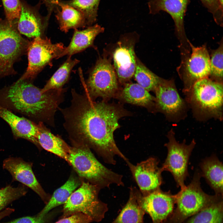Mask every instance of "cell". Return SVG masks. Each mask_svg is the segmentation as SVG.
<instances>
[{
	"label": "cell",
	"mask_w": 223,
	"mask_h": 223,
	"mask_svg": "<svg viewBox=\"0 0 223 223\" xmlns=\"http://www.w3.org/2000/svg\"><path fill=\"white\" fill-rule=\"evenodd\" d=\"M69 106L59 108L63 126L74 143H83L94 149L107 163L115 164L118 156L128 160L117 147L113 137L120 127L119 119L127 114L121 107L104 101L95 102L85 93L72 89Z\"/></svg>",
	"instance_id": "6da1fadb"
},
{
	"label": "cell",
	"mask_w": 223,
	"mask_h": 223,
	"mask_svg": "<svg viewBox=\"0 0 223 223\" xmlns=\"http://www.w3.org/2000/svg\"><path fill=\"white\" fill-rule=\"evenodd\" d=\"M66 89L43 92L29 80H19L0 89V107L19 113L36 123L55 126V116Z\"/></svg>",
	"instance_id": "7a4b0ae2"
},
{
	"label": "cell",
	"mask_w": 223,
	"mask_h": 223,
	"mask_svg": "<svg viewBox=\"0 0 223 223\" xmlns=\"http://www.w3.org/2000/svg\"><path fill=\"white\" fill-rule=\"evenodd\" d=\"M70 147L67 161L78 174L99 188L112 184L123 185L122 176L106 167L95 158L87 145L74 143Z\"/></svg>",
	"instance_id": "3957f363"
},
{
	"label": "cell",
	"mask_w": 223,
	"mask_h": 223,
	"mask_svg": "<svg viewBox=\"0 0 223 223\" xmlns=\"http://www.w3.org/2000/svg\"><path fill=\"white\" fill-rule=\"evenodd\" d=\"M194 115L199 120L222 119L223 83L209 77L196 82L185 93Z\"/></svg>",
	"instance_id": "277c9868"
},
{
	"label": "cell",
	"mask_w": 223,
	"mask_h": 223,
	"mask_svg": "<svg viewBox=\"0 0 223 223\" xmlns=\"http://www.w3.org/2000/svg\"><path fill=\"white\" fill-rule=\"evenodd\" d=\"M200 178L199 175H194L191 182L175 195L176 208L164 223H183L218 200L217 195H208L202 190Z\"/></svg>",
	"instance_id": "5b68a950"
},
{
	"label": "cell",
	"mask_w": 223,
	"mask_h": 223,
	"mask_svg": "<svg viewBox=\"0 0 223 223\" xmlns=\"http://www.w3.org/2000/svg\"><path fill=\"white\" fill-rule=\"evenodd\" d=\"M99 188L92 183L83 182L64 204L61 218L80 212L88 216L92 222L102 221L108 208L98 198Z\"/></svg>",
	"instance_id": "8992f818"
},
{
	"label": "cell",
	"mask_w": 223,
	"mask_h": 223,
	"mask_svg": "<svg viewBox=\"0 0 223 223\" xmlns=\"http://www.w3.org/2000/svg\"><path fill=\"white\" fill-rule=\"evenodd\" d=\"M17 25L0 20V77L16 74L14 63L27 52L30 42L22 36Z\"/></svg>",
	"instance_id": "52a82bcc"
},
{
	"label": "cell",
	"mask_w": 223,
	"mask_h": 223,
	"mask_svg": "<svg viewBox=\"0 0 223 223\" xmlns=\"http://www.w3.org/2000/svg\"><path fill=\"white\" fill-rule=\"evenodd\" d=\"M81 79L85 93L93 100L98 97L104 99L110 98L115 95L118 89L114 68L104 57L97 60L85 82Z\"/></svg>",
	"instance_id": "ba28073f"
},
{
	"label": "cell",
	"mask_w": 223,
	"mask_h": 223,
	"mask_svg": "<svg viewBox=\"0 0 223 223\" xmlns=\"http://www.w3.org/2000/svg\"><path fill=\"white\" fill-rule=\"evenodd\" d=\"M66 47L62 43H53L46 37H38L30 42L27 50L28 66L19 80L33 81L46 66L51 65L52 60L59 59Z\"/></svg>",
	"instance_id": "9c48e42d"
},
{
	"label": "cell",
	"mask_w": 223,
	"mask_h": 223,
	"mask_svg": "<svg viewBox=\"0 0 223 223\" xmlns=\"http://www.w3.org/2000/svg\"><path fill=\"white\" fill-rule=\"evenodd\" d=\"M167 136L168 141L165 146L167 149V155L161 169L162 172H170L177 186L182 189L186 186L185 181L189 175V160L196 142L193 139L189 145L185 144V140L181 143H179L175 138L172 129L168 131Z\"/></svg>",
	"instance_id": "30bf717a"
},
{
	"label": "cell",
	"mask_w": 223,
	"mask_h": 223,
	"mask_svg": "<svg viewBox=\"0 0 223 223\" xmlns=\"http://www.w3.org/2000/svg\"><path fill=\"white\" fill-rule=\"evenodd\" d=\"M189 44L191 52L181 56L180 64L177 69L183 82L184 93L197 81L209 77L210 70V56L206 45L195 47L190 41Z\"/></svg>",
	"instance_id": "8fae6325"
},
{
	"label": "cell",
	"mask_w": 223,
	"mask_h": 223,
	"mask_svg": "<svg viewBox=\"0 0 223 223\" xmlns=\"http://www.w3.org/2000/svg\"><path fill=\"white\" fill-rule=\"evenodd\" d=\"M155 92V106L167 119L177 122L185 117L186 103L180 95L173 79H162Z\"/></svg>",
	"instance_id": "7c38bea8"
},
{
	"label": "cell",
	"mask_w": 223,
	"mask_h": 223,
	"mask_svg": "<svg viewBox=\"0 0 223 223\" xmlns=\"http://www.w3.org/2000/svg\"><path fill=\"white\" fill-rule=\"evenodd\" d=\"M135 190L140 205L151 216L152 223H164L174 208L175 195L170 191H163L160 188L145 196L136 189Z\"/></svg>",
	"instance_id": "4fadbf2b"
},
{
	"label": "cell",
	"mask_w": 223,
	"mask_h": 223,
	"mask_svg": "<svg viewBox=\"0 0 223 223\" xmlns=\"http://www.w3.org/2000/svg\"><path fill=\"white\" fill-rule=\"evenodd\" d=\"M190 0H149L148 5L149 13L157 14L161 11L168 13L173 20L176 32L180 42L181 50L190 49L189 40L184 29V18Z\"/></svg>",
	"instance_id": "5bb4252c"
},
{
	"label": "cell",
	"mask_w": 223,
	"mask_h": 223,
	"mask_svg": "<svg viewBox=\"0 0 223 223\" xmlns=\"http://www.w3.org/2000/svg\"><path fill=\"white\" fill-rule=\"evenodd\" d=\"M126 162L142 195L160 188L162 183V171L158 166L159 162L156 158H150L136 165L128 161Z\"/></svg>",
	"instance_id": "9a60e30c"
},
{
	"label": "cell",
	"mask_w": 223,
	"mask_h": 223,
	"mask_svg": "<svg viewBox=\"0 0 223 223\" xmlns=\"http://www.w3.org/2000/svg\"><path fill=\"white\" fill-rule=\"evenodd\" d=\"M2 167L12 177V181H16L29 188L36 193L46 204L50 197L38 182L32 170V164L19 157H9L4 160Z\"/></svg>",
	"instance_id": "2e32d148"
},
{
	"label": "cell",
	"mask_w": 223,
	"mask_h": 223,
	"mask_svg": "<svg viewBox=\"0 0 223 223\" xmlns=\"http://www.w3.org/2000/svg\"><path fill=\"white\" fill-rule=\"evenodd\" d=\"M0 117L10 127L14 138L26 139L38 147L39 124L24 117H20L12 112L0 107Z\"/></svg>",
	"instance_id": "e0dca14e"
},
{
	"label": "cell",
	"mask_w": 223,
	"mask_h": 223,
	"mask_svg": "<svg viewBox=\"0 0 223 223\" xmlns=\"http://www.w3.org/2000/svg\"><path fill=\"white\" fill-rule=\"evenodd\" d=\"M50 15H40L35 11L21 5L17 28L20 34L29 38L44 37Z\"/></svg>",
	"instance_id": "ac0fdd59"
},
{
	"label": "cell",
	"mask_w": 223,
	"mask_h": 223,
	"mask_svg": "<svg viewBox=\"0 0 223 223\" xmlns=\"http://www.w3.org/2000/svg\"><path fill=\"white\" fill-rule=\"evenodd\" d=\"M114 69L119 81L123 82L133 76L136 58L133 46H121L115 50L113 55Z\"/></svg>",
	"instance_id": "d6986e66"
},
{
	"label": "cell",
	"mask_w": 223,
	"mask_h": 223,
	"mask_svg": "<svg viewBox=\"0 0 223 223\" xmlns=\"http://www.w3.org/2000/svg\"><path fill=\"white\" fill-rule=\"evenodd\" d=\"M104 31V28L98 24L82 30L74 29L70 44L65 47L59 58L66 55L72 56L88 47H94V42L96 37Z\"/></svg>",
	"instance_id": "ffe728a7"
},
{
	"label": "cell",
	"mask_w": 223,
	"mask_h": 223,
	"mask_svg": "<svg viewBox=\"0 0 223 223\" xmlns=\"http://www.w3.org/2000/svg\"><path fill=\"white\" fill-rule=\"evenodd\" d=\"M55 16L60 29L65 33L71 29L87 27L85 18L80 11L61 0L54 3Z\"/></svg>",
	"instance_id": "44dd1931"
},
{
	"label": "cell",
	"mask_w": 223,
	"mask_h": 223,
	"mask_svg": "<svg viewBox=\"0 0 223 223\" xmlns=\"http://www.w3.org/2000/svg\"><path fill=\"white\" fill-rule=\"evenodd\" d=\"M201 176L205 178L215 194L223 196V164L215 155L203 160L201 164Z\"/></svg>",
	"instance_id": "7402d4cb"
},
{
	"label": "cell",
	"mask_w": 223,
	"mask_h": 223,
	"mask_svg": "<svg viewBox=\"0 0 223 223\" xmlns=\"http://www.w3.org/2000/svg\"><path fill=\"white\" fill-rule=\"evenodd\" d=\"M38 123L37 140L40 146L67 161L70 146L59 137L53 134L44 123Z\"/></svg>",
	"instance_id": "603a6c76"
},
{
	"label": "cell",
	"mask_w": 223,
	"mask_h": 223,
	"mask_svg": "<svg viewBox=\"0 0 223 223\" xmlns=\"http://www.w3.org/2000/svg\"><path fill=\"white\" fill-rule=\"evenodd\" d=\"M120 97L126 103L149 107L155 106V97L138 83H127L122 91Z\"/></svg>",
	"instance_id": "cb8c5ba5"
},
{
	"label": "cell",
	"mask_w": 223,
	"mask_h": 223,
	"mask_svg": "<svg viewBox=\"0 0 223 223\" xmlns=\"http://www.w3.org/2000/svg\"><path fill=\"white\" fill-rule=\"evenodd\" d=\"M81 183L77 178L71 176L61 186L56 189L43 208L38 214L44 216L53 208L64 204L70 196Z\"/></svg>",
	"instance_id": "d4e9b609"
},
{
	"label": "cell",
	"mask_w": 223,
	"mask_h": 223,
	"mask_svg": "<svg viewBox=\"0 0 223 223\" xmlns=\"http://www.w3.org/2000/svg\"><path fill=\"white\" fill-rule=\"evenodd\" d=\"M145 213L138 201L135 188H132L127 202L112 223H144Z\"/></svg>",
	"instance_id": "484cf974"
},
{
	"label": "cell",
	"mask_w": 223,
	"mask_h": 223,
	"mask_svg": "<svg viewBox=\"0 0 223 223\" xmlns=\"http://www.w3.org/2000/svg\"><path fill=\"white\" fill-rule=\"evenodd\" d=\"M68 56L66 61L59 68L47 81L42 90L44 92L51 90H60L67 83L74 67L80 62Z\"/></svg>",
	"instance_id": "4316f807"
},
{
	"label": "cell",
	"mask_w": 223,
	"mask_h": 223,
	"mask_svg": "<svg viewBox=\"0 0 223 223\" xmlns=\"http://www.w3.org/2000/svg\"><path fill=\"white\" fill-rule=\"evenodd\" d=\"M223 199L204 208L183 223H223Z\"/></svg>",
	"instance_id": "83f0119b"
},
{
	"label": "cell",
	"mask_w": 223,
	"mask_h": 223,
	"mask_svg": "<svg viewBox=\"0 0 223 223\" xmlns=\"http://www.w3.org/2000/svg\"><path fill=\"white\" fill-rule=\"evenodd\" d=\"M134 75L137 83L148 91L155 92L162 80L137 59Z\"/></svg>",
	"instance_id": "f1b7e54d"
},
{
	"label": "cell",
	"mask_w": 223,
	"mask_h": 223,
	"mask_svg": "<svg viewBox=\"0 0 223 223\" xmlns=\"http://www.w3.org/2000/svg\"><path fill=\"white\" fill-rule=\"evenodd\" d=\"M100 0H69L61 1L81 12L85 19L87 26L92 25L96 21Z\"/></svg>",
	"instance_id": "f546056e"
},
{
	"label": "cell",
	"mask_w": 223,
	"mask_h": 223,
	"mask_svg": "<svg viewBox=\"0 0 223 223\" xmlns=\"http://www.w3.org/2000/svg\"><path fill=\"white\" fill-rule=\"evenodd\" d=\"M28 191V187L20 184L16 187L8 185L0 189V212L9 204L25 196Z\"/></svg>",
	"instance_id": "4dcf8cb0"
},
{
	"label": "cell",
	"mask_w": 223,
	"mask_h": 223,
	"mask_svg": "<svg viewBox=\"0 0 223 223\" xmlns=\"http://www.w3.org/2000/svg\"><path fill=\"white\" fill-rule=\"evenodd\" d=\"M223 40L218 47L212 50L210 57V70L209 78L223 83Z\"/></svg>",
	"instance_id": "1f68e13d"
},
{
	"label": "cell",
	"mask_w": 223,
	"mask_h": 223,
	"mask_svg": "<svg viewBox=\"0 0 223 223\" xmlns=\"http://www.w3.org/2000/svg\"><path fill=\"white\" fill-rule=\"evenodd\" d=\"M7 21L11 24H17L20 13L21 5L19 0H2Z\"/></svg>",
	"instance_id": "d6a6232c"
},
{
	"label": "cell",
	"mask_w": 223,
	"mask_h": 223,
	"mask_svg": "<svg viewBox=\"0 0 223 223\" xmlns=\"http://www.w3.org/2000/svg\"><path fill=\"white\" fill-rule=\"evenodd\" d=\"M203 5L212 15L216 23L223 26V7L219 0H200Z\"/></svg>",
	"instance_id": "836d02e7"
},
{
	"label": "cell",
	"mask_w": 223,
	"mask_h": 223,
	"mask_svg": "<svg viewBox=\"0 0 223 223\" xmlns=\"http://www.w3.org/2000/svg\"><path fill=\"white\" fill-rule=\"evenodd\" d=\"M51 216L48 213L42 216L37 214L35 216H24L2 223H48Z\"/></svg>",
	"instance_id": "e575fe53"
},
{
	"label": "cell",
	"mask_w": 223,
	"mask_h": 223,
	"mask_svg": "<svg viewBox=\"0 0 223 223\" xmlns=\"http://www.w3.org/2000/svg\"><path fill=\"white\" fill-rule=\"evenodd\" d=\"M91 219L81 213H77L62 218L54 223H90Z\"/></svg>",
	"instance_id": "d590c367"
},
{
	"label": "cell",
	"mask_w": 223,
	"mask_h": 223,
	"mask_svg": "<svg viewBox=\"0 0 223 223\" xmlns=\"http://www.w3.org/2000/svg\"><path fill=\"white\" fill-rule=\"evenodd\" d=\"M59 0H44V3L47 8V14L51 15L55 7L54 3Z\"/></svg>",
	"instance_id": "8d00e7d4"
},
{
	"label": "cell",
	"mask_w": 223,
	"mask_h": 223,
	"mask_svg": "<svg viewBox=\"0 0 223 223\" xmlns=\"http://www.w3.org/2000/svg\"><path fill=\"white\" fill-rule=\"evenodd\" d=\"M15 210L14 209L7 208L0 212V221L4 217L11 214Z\"/></svg>",
	"instance_id": "74e56055"
},
{
	"label": "cell",
	"mask_w": 223,
	"mask_h": 223,
	"mask_svg": "<svg viewBox=\"0 0 223 223\" xmlns=\"http://www.w3.org/2000/svg\"><path fill=\"white\" fill-rule=\"evenodd\" d=\"M219 2L221 6L223 7V0H219Z\"/></svg>",
	"instance_id": "f35d334b"
}]
</instances>
